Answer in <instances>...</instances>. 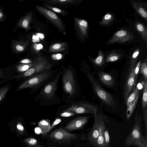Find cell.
Here are the masks:
<instances>
[{"label": "cell", "mask_w": 147, "mask_h": 147, "mask_svg": "<svg viewBox=\"0 0 147 147\" xmlns=\"http://www.w3.org/2000/svg\"><path fill=\"white\" fill-rule=\"evenodd\" d=\"M35 132L37 134H39L41 132V130L39 127L35 128Z\"/></svg>", "instance_id": "45"}, {"label": "cell", "mask_w": 147, "mask_h": 147, "mask_svg": "<svg viewBox=\"0 0 147 147\" xmlns=\"http://www.w3.org/2000/svg\"><path fill=\"white\" fill-rule=\"evenodd\" d=\"M135 121L131 131L125 141V145L127 146H135L140 141L146 140L142 134L141 115L137 114L135 117Z\"/></svg>", "instance_id": "2"}, {"label": "cell", "mask_w": 147, "mask_h": 147, "mask_svg": "<svg viewBox=\"0 0 147 147\" xmlns=\"http://www.w3.org/2000/svg\"><path fill=\"white\" fill-rule=\"evenodd\" d=\"M92 62L98 66H101L104 63V57L102 52L100 51L99 52L98 56L95 59H92Z\"/></svg>", "instance_id": "25"}, {"label": "cell", "mask_w": 147, "mask_h": 147, "mask_svg": "<svg viewBox=\"0 0 147 147\" xmlns=\"http://www.w3.org/2000/svg\"><path fill=\"white\" fill-rule=\"evenodd\" d=\"M74 19L75 26L78 33L83 36H86L88 28L87 22L85 20L75 17Z\"/></svg>", "instance_id": "14"}, {"label": "cell", "mask_w": 147, "mask_h": 147, "mask_svg": "<svg viewBox=\"0 0 147 147\" xmlns=\"http://www.w3.org/2000/svg\"><path fill=\"white\" fill-rule=\"evenodd\" d=\"M50 147V146H49V147Z\"/></svg>", "instance_id": "47"}, {"label": "cell", "mask_w": 147, "mask_h": 147, "mask_svg": "<svg viewBox=\"0 0 147 147\" xmlns=\"http://www.w3.org/2000/svg\"><path fill=\"white\" fill-rule=\"evenodd\" d=\"M120 57L119 55L115 54H112L108 56L106 59L107 62H112L118 60Z\"/></svg>", "instance_id": "34"}, {"label": "cell", "mask_w": 147, "mask_h": 147, "mask_svg": "<svg viewBox=\"0 0 147 147\" xmlns=\"http://www.w3.org/2000/svg\"><path fill=\"white\" fill-rule=\"evenodd\" d=\"M64 56V55L61 53H57L52 54L51 57L54 60H58L62 59Z\"/></svg>", "instance_id": "38"}, {"label": "cell", "mask_w": 147, "mask_h": 147, "mask_svg": "<svg viewBox=\"0 0 147 147\" xmlns=\"http://www.w3.org/2000/svg\"><path fill=\"white\" fill-rule=\"evenodd\" d=\"M50 75L49 73L47 71L36 74L29 78L19 86L17 90L36 86L47 79Z\"/></svg>", "instance_id": "5"}, {"label": "cell", "mask_w": 147, "mask_h": 147, "mask_svg": "<svg viewBox=\"0 0 147 147\" xmlns=\"http://www.w3.org/2000/svg\"><path fill=\"white\" fill-rule=\"evenodd\" d=\"M32 18V13L30 12L20 19L18 22L17 25L18 27L28 31L31 28L30 24Z\"/></svg>", "instance_id": "16"}, {"label": "cell", "mask_w": 147, "mask_h": 147, "mask_svg": "<svg viewBox=\"0 0 147 147\" xmlns=\"http://www.w3.org/2000/svg\"><path fill=\"white\" fill-rule=\"evenodd\" d=\"M142 110L147 108V81H145L144 86L142 101Z\"/></svg>", "instance_id": "24"}, {"label": "cell", "mask_w": 147, "mask_h": 147, "mask_svg": "<svg viewBox=\"0 0 147 147\" xmlns=\"http://www.w3.org/2000/svg\"><path fill=\"white\" fill-rule=\"evenodd\" d=\"M106 119V117L102 115L100 123L98 136L96 144V146L98 147H105L104 133L105 128Z\"/></svg>", "instance_id": "13"}, {"label": "cell", "mask_w": 147, "mask_h": 147, "mask_svg": "<svg viewBox=\"0 0 147 147\" xmlns=\"http://www.w3.org/2000/svg\"><path fill=\"white\" fill-rule=\"evenodd\" d=\"M141 64V60H140L137 63L135 66L134 70V74L136 77L137 78L138 76Z\"/></svg>", "instance_id": "37"}, {"label": "cell", "mask_w": 147, "mask_h": 147, "mask_svg": "<svg viewBox=\"0 0 147 147\" xmlns=\"http://www.w3.org/2000/svg\"><path fill=\"white\" fill-rule=\"evenodd\" d=\"M75 113L71 111L65 110L60 115L61 117H68L74 115Z\"/></svg>", "instance_id": "36"}, {"label": "cell", "mask_w": 147, "mask_h": 147, "mask_svg": "<svg viewBox=\"0 0 147 147\" xmlns=\"http://www.w3.org/2000/svg\"><path fill=\"white\" fill-rule=\"evenodd\" d=\"M32 66L25 72L16 76L15 78H25L50 69L52 65L45 58L40 56L33 61Z\"/></svg>", "instance_id": "1"}, {"label": "cell", "mask_w": 147, "mask_h": 147, "mask_svg": "<svg viewBox=\"0 0 147 147\" xmlns=\"http://www.w3.org/2000/svg\"><path fill=\"white\" fill-rule=\"evenodd\" d=\"M10 87L9 86H6L0 88V102L5 96Z\"/></svg>", "instance_id": "33"}, {"label": "cell", "mask_w": 147, "mask_h": 147, "mask_svg": "<svg viewBox=\"0 0 147 147\" xmlns=\"http://www.w3.org/2000/svg\"><path fill=\"white\" fill-rule=\"evenodd\" d=\"M139 93V89L136 87L128 96L125 102L127 107L135 98Z\"/></svg>", "instance_id": "26"}, {"label": "cell", "mask_w": 147, "mask_h": 147, "mask_svg": "<svg viewBox=\"0 0 147 147\" xmlns=\"http://www.w3.org/2000/svg\"><path fill=\"white\" fill-rule=\"evenodd\" d=\"M143 118L144 122L145 127L147 129V109H146L143 110Z\"/></svg>", "instance_id": "40"}, {"label": "cell", "mask_w": 147, "mask_h": 147, "mask_svg": "<svg viewBox=\"0 0 147 147\" xmlns=\"http://www.w3.org/2000/svg\"><path fill=\"white\" fill-rule=\"evenodd\" d=\"M135 66L129 67L126 78L123 94L124 98L125 101L136 87L137 78L134 74Z\"/></svg>", "instance_id": "8"}, {"label": "cell", "mask_w": 147, "mask_h": 147, "mask_svg": "<svg viewBox=\"0 0 147 147\" xmlns=\"http://www.w3.org/2000/svg\"><path fill=\"white\" fill-rule=\"evenodd\" d=\"M102 113H97L94 114V120L93 127L88 135L89 141L92 144L96 146V144L99 135L100 123Z\"/></svg>", "instance_id": "10"}, {"label": "cell", "mask_w": 147, "mask_h": 147, "mask_svg": "<svg viewBox=\"0 0 147 147\" xmlns=\"http://www.w3.org/2000/svg\"><path fill=\"white\" fill-rule=\"evenodd\" d=\"M104 137L105 147H108L110 143V138L109 131L107 129H105L104 133Z\"/></svg>", "instance_id": "35"}, {"label": "cell", "mask_w": 147, "mask_h": 147, "mask_svg": "<svg viewBox=\"0 0 147 147\" xmlns=\"http://www.w3.org/2000/svg\"><path fill=\"white\" fill-rule=\"evenodd\" d=\"M132 5L137 13L146 21L147 20V13L145 9L140 5L132 1Z\"/></svg>", "instance_id": "22"}, {"label": "cell", "mask_w": 147, "mask_h": 147, "mask_svg": "<svg viewBox=\"0 0 147 147\" xmlns=\"http://www.w3.org/2000/svg\"><path fill=\"white\" fill-rule=\"evenodd\" d=\"M67 47L66 42H60L53 44L49 47L48 51L50 52L54 53L65 51Z\"/></svg>", "instance_id": "19"}, {"label": "cell", "mask_w": 147, "mask_h": 147, "mask_svg": "<svg viewBox=\"0 0 147 147\" xmlns=\"http://www.w3.org/2000/svg\"><path fill=\"white\" fill-rule=\"evenodd\" d=\"M90 118V116L76 118L70 121L65 126L64 129L70 131L81 129L86 124Z\"/></svg>", "instance_id": "11"}, {"label": "cell", "mask_w": 147, "mask_h": 147, "mask_svg": "<svg viewBox=\"0 0 147 147\" xmlns=\"http://www.w3.org/2000/svg\"><path fill=\"white\" fill-rule=\"evenodd\" d=\"M77 135L69 133L63 128L56 129L49 135V137L53 139L59 141H67L75 139Z\"/></svg>", "instance_id": "9"}, {"label": "cell", "mask_w": 147, "mask_h": 147, "mask_svg": "<svg viewBox=\"0 0 147 147\" xmlns=\"http://www.w3.org/2000/svg\"><path fill=\"white\" fill-rule=\"evenodd\" d=\"M16 127L18 131L20 134H22L24 133L25 132L24 127L20 122H18L17 123Z\"/></svg>", "instance_id": "39"}, {"label": "cell", "mask_w": 147, "mask_h": 147, "mask_svg": "<svg viewBox=\"0 0 147 147\" xmlns=\"http://www.w3.org/2000/svg\"><path fill=\"white\" fill-rule=\"evenodd\" d=\"M33 62L31 59H25L20 61L18 63L20 64H28L32 63Z\"/></svg>", "instance_id": "42"}, {"label": "cell", "mask_w": 147, "mask_h": 147, "mask_svg": "<svg viewBox=\"0 0 147 147\" xmlns=\"http://www.w3.org/2000/svg\"><path fill=\"white\" fill-rule=\"evenodd\" d=\"M61 121V120L60 118L56 119L54 122L52 123L51 126L50 131L56 125L59 123Z\"/></svg>", "instance_id": "43"}, {"label": "cell", "mask_w": 147, "mask_h": 147, "mask_svg": "<svg viewBox=\"0 0 147 147\" xmlns=\"http://www.w3.org/2000/svg\"><path fill=\"white\" fill-rule=\"evenodd\" d=\"M88 77L98 97L106 105L115 109V103L112 95L101 87L91 75L88 74Z\"/></svg>", "instance_id": "3"}, {"label": "cell", "mask_w": 147, "mask_h": 147, "mask_svg": "<svg viewBox=\"0 0 147 147\" xmlns=\"http://www.w3.org/2000/svg\"><path fill=\"white\" fill-rule=\"evenodd\" d=\"M25 142L30 147H43L34 138H29L24 140Z\"/></svg>", "instance_id": "28"}, {"label": "cell", "mask_w": 147, "mask_h": 147, "mask_svg": "<svg viewBox=\"0 0 147 147\" xmlns=\"http://www.w3.org/2000/svg\"><path fill=\"white\" fill-rule=\"evenodd\" d=\"M113 15L111 13H107L103 17V19L100 22V24L102 25L109 24L113 20Z\"/></svg>", "instance_id": "32"}, {"label": "cell", "mask_w": 147, "mask_h": 147, "mask_svg": "<svg viewBox=\"0 0 147 147\" xmlns=\"http://www.w3.org/2000/svg\"><path fill=\"white\" fill-rule=\"evenodd\" d=\"M28 42V41L22 40L13 41L11 45L13 51L17 53H22L26 48Z\"/></svg>", "instance_id": "17"}, {"label": "cell", "mask_w": 147, "mask_h": 147, "mask_svg": "<svg viewBox=\"0 0 147 147\" xmlns=\"http://www.w3.org/2000/svg\"><path fill=\"white\" fill-rule=\"evenodd\" d=\"M44 5L49 10L52 11L56 12L63 16H65L68 13L67 12L58 8L46 4H44Z\"/></svg>", "instance_id": "30"}, {"label": "cell", "mask_w": 147, "mask_h": 147, "mask_svg": "<svg viewBox=\"0 0 147 147\" xmlns=\"http://www.w3.org/2000/svg\"><path fill=\"white\" fill-rule=\"evenodd\" d=\"M64 90L70 95L76 92V87L73 73L69 68L65 70L62 78Z\"/></svg>", "instance_id": "6"}, {"label": "cell", "mask_w": 147, "mask_h": 147, "mask_svg": "<svg viewBox=\"0 0 147 147\" xmlns=\"http://www.w3.org/2000/svg\"><path fill=\"white\" fill-rule=\"evenodd\" d=\"M2 72L0 70V76H1V75H2Z\"/></svg>", "instance_id": "46"}, {"label": "cell", "mask_w": 147, "mask_h": 147, "mask_svg": "<svg viewBox=\"0 0 147 147\" xmlns=\"http://www.w3.org/2000/svg\"><path fill=\"white\" fill-rule=\"evenodd\" d=\"M139 94L136 96L135 99L127 107L126 112V117L127 120H128L131 115L136 107L138 102Z\"/></svg>", "instance_id": "21"}, {"label": "cell", "mask_w": 147, "mask_h": 147, "mask_svg": "<svg viewBox=\"0 0 147 147\" xmlns=\"http://www.w3.org/2000/svg\"><path fill=\"white\" fill-rule=\"evenodd\" d=\"M140 73L143 76L145 81H147V63L146 59L141 64L140 70Z\"/></svg>", "instance_id": "31"}, {"label": "cell", "mask_w": 147, "mask_h": 147, "mask_svg": "<svg viewBox=\"0 0 147 147\" xmlns=\"http://www.w3.org/2000/svg\"><path fill=\"white\" fill-rule=\"evenodd\" d=\"M59 75L53 82L48 83L44 87L43 93L48 98H51L53 96L56 89Z\"/></svg>", "instance_id": "15"}, {"label": "cell", "mask_w": 147, "mask_h": 147, "mask_svg": "<svg viewBox=\"0 0 147 147\" xmlns=\"http://www.w3.org/2000/svg\"><path fill=\"white\" fill-rule=\"evenodd\" d=\"M66 110L73 112L75 114L91 113L94 115L97 113L98 108L88 103L81 102L72 104Z\"/></svg>", "instance_id": "7"}, {"label": "cell", "mask_w": 147, "mask_h": 147, "mask_svg": "<svg viewBox=\"0 0 147 147\" xmlns=\"http://www.w3.org/2000/svg\"><path fill=\"white\" fill-rule=\"evenodd\" d=\"M136 28L142 37L143 40L146 43L147 31L145 26L141 23H137L135 25Z\"/></svg>", "instance_id": "23"}, {"label": "cell", "mask_w": 147, "mask_h": 147, "mask_svg": "<svg viewBox=\"0 0 147 147\" xmlns=\"http://www.w3.org/2000/svg\"><path fill=\"white\" fill-rule=\"evenodd\" d=\"M98 76L100 80L104 84L109 87L113 86L114 79L111 74L102 72L99 73Z\"/></svg>", "instance_id": "18"}, {"label": "cell", "mask_w": 147, "mask_h": 147, "mask_svg": "<svg viewBox=\"0 0 147 147\" xmlns=\"http://www.w3.org/2000/svg\"><path fill=\"white\" fill-rule=\"evenodd\" d=\"M78 1L76 0H51L47 1L49 3L53 4L63 5L73 3Z\"/></svg>", "instance_id": "29"}, {"label": "cell", "mask_w": 147, "mask_h": 147, "mask_svg": "<svg viewBox=\"0 0 147 147\" xmlns=\"http://www.w3.org/2000/svg\"><path fill=\"white\" fill-rule=\"evenodd\" d=\"M5 18V15L2 9L0 8V21L4 20Z\"/></svg>", "instance_id": "44"}, {"label": "cell", "mask_w": 147, "mask_h": 147, "mask_svg": "<svg viewBox=\"0 0 147 147\" xmlns=\"http://www.w3.org/2000/svg\"><path fill=\"white\" fill-rule=\"evenodd\" d=\"M135 146L138 147H147V140L140 141L136 144Z\"/></svg>", "instance_id": "41"}, {"label": "cell", "mask_w": 147, "mask_h": 147, "mask_svg": "<svg viewBox=\"0 0 147 147\" xmlns=\"http://www.w3.org/2000/svg\"><path fill=\"white\" fill-rule=\"evenodd\" d=\"M36 9L49 20L63 34H66V29L61 20L55 13L40 5L36 6Z\"/></svg>", "instance_id": "4"}, {"label": "cell", "mask_w": 147, "mask_h": 147, "mask_svg": "<svg viewBox=\"0 0 147 147\" xmlns=\"http://www.w3.org/2000/svg\"><path fill=\"white\" fill-rule=\"evenodd\" d=\"M33 64V62L28 64H20L17 65L16 66V68L18 72L22 73L30 68L32 66Z\"/></svg>", "instance_id": "27"}, {"label": "cell", "mask_w": 147, "mask_h": 147, "mask_svg": "<svg viewBox=\"0 0 147 147\" xmlns=\"http://www.w3.org/2000/svg\"><path fill=\"white\" fill-rule=\"evenodd\" d=\"M38 125L42 134H46L50 131V123L48 119H43L40 121L38 123Z\"/></svg>", "instance_id": "20"}, {"label": "cell", "mask_w": 147, "mask_h": 147, "mask_svg": "<svg viewBox=\"0 0 147 147\" xmlns=\"http://www.w3.org/2000/svg\"><path fill=\"white\" fill-rule=\"evenodd\" d=\"M131 36L125 30H121L116 32L108 42L112 43L116 42H123L130 40Z\"/></svg>", "instance_id": "12"}]
</instances>
